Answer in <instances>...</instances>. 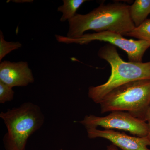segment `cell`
<instances>
[{"label":"cell","instance_id":"1","mask_svg":"<svg viewBox=\"0 0 150 150\" xmlns=\"http://www.w3.org/2000/svg\"><path fill=\"white\" fill-rule=\"evenodd\" d=\"M129 8V5L116 2L100 5L86 14H76L68 21L66 36L71 39L79 38L88 30L96 33L110 31L126 35L135 28Z\"/></svg>","mask_w":150,"mask_h":150},{"label":"cell","instance_id":"2","mask_svg":"<svg viewBox=\"0 0 150 150\" xmlns=\"http://www.w3.org/2000/svg\"><path fill=\"white\" fill-rule=\"evenodd\" d=\"M98 55L109 63L111 74L105 83L89 88L88 95L95 103L99 104L108 93L120 86L134 81L150 80V62H125L115 46L110 44L101 47Z\"/></svg>","mask_w":150,"mask_h":150},{"label":"cell","instance_id":"3","mask_svg":"<svg viewBox=\"0 0 150 150\" xmlns=\"http://www.w3.org/2000/svg\"><path fill=\"white\" fill-rule=\"evenodd\" d=\"M7 132L3 138L6 150H25L29 137L42 127L45 116L41 108L32 102L0 113Z\"/></svg>","mask_w":150,"mask_h":150},{"label":"cell","instance_id":"4","mask_svg":"<svg viewBox=\"0 0 150 150\" xmlns=\"http://www.w3.org/2000/svg\"><path fill=\"white\" fill-rule=\"evenodd\" d=\"M150 104V80L134 81L120 86L99 103L101 113L126 111L144 121Z\"/></svg>","mask_w":150,"mask_h":150},{"label":"cell","instance_id":"5","mask_svg":"<svg viewBox=\"0 0 150 150\" xmlns=\"http://www.w3.org/2000/svg\"><path fill=\"white\" fill-rule=\"evenodd\" d=\"M55 37L58 42L67 44L84 45L94 40L108 42L125 51L128 55L129 62H142L144 54L150 47V43L145 40L126 39L119 33L110 31L86 33L75 39L58 35H55Z\"/></svg>","mask_w":150,"mask_h":150},{"label":"cell","instance_id":"6","mask_svg":"<svg viewBox=\"0 0 150 150\" xmlns=\"http://www.w3.org/2000/svg\"><path fill=\"white\" fill-rule=\"evenodd\" d=\"M78 122L86 130L96 129L100 126L105 129H116L128 131L133 136L140 137H147L149 133L148 124L146 121L125 111H112L103 117L86 115L83 120Z\"/></svg>","mask_w":150,"mask_h":150},{"label":"cell","instance_id":"7","mask_svg":"<svg viewBox=\"0 0 150 150\" xmlns=\"http://www.w3.org/2000/svg\"><path fill=\"white\" fill-rule=\"evenodd\" d=\"M86 131L89 139H105L122 150H150L148 147L150 146V141L147 137L130 136L124 133L110 129L99 130L96 128L87 129Z\"/></svg>","mask_w":150,"mask_h":150},{"label":"cell","instance_id":"8","mask_svg":"<svg viewBox=\"0 0 150 150\" xmlns=\"http://www.w3.org/2000/svg\"><path fill=\"white\" fill-rule=\"evenodd\" d=\"M0 81L13 88L33 83L34 78L27 62L5 61L0 64Z\"/></svg>","mask_w":150,"mask_h":150},{"label":"cell","instance_id":"9","mask_svg":"<svg viewBox=\"0 0 150 150\" xmlns=\"http://www.w3.org/2000/svg\"><path fill=\"white\" fill-rule=\"evenodd\" d=\"M129 13L135 27H139L150 14V0H136L130 6Z\"/></svg>","mask_w":150,"mask_h":150},{"label":"cell","instance_id":"10","mask_svg":"<svg viewBox=\"0 0 150 150\" xmlns=\"http://www.w3.org/2000/svg\"><path fill=\"white\" fill-rule=\"evenodd\" d=\"M86 0H63V5L58 8V11L62 13V16L60 18L62 22L69 21L76 14V12Z\"/></svg>","mask_w":150,"mask_h":150},{"label":"cell","instance_id":"11","mask_svg":"<svg viewBox=\"0 0 150 150\" xmlns=\"http://www.w3.org/2000/svg\"><path fill=\"white\" fill-rule=\"evenodd\" d=\"M126 35L145 40L150 43V19H147L139 26L135 27Z\"/></svg>","mask_w":150,"mask_h":150},{"label":"cell","instance_id":"12","mask_svg":"<svg viewBox=\"0 0 150 150\" xmlns=\"http://www.w3.org/2000/svg\"><path fill=\"white\" fill-rule=\"evenodd\" d=\"M22 45L20 42H8L5 40L2 31H0V62L8 54L14 50L21 48Z\"/></svg>","mask_w":150,"mask_h":150},{"label":"cell","instance_id":"13","mask_svg":"<svg viewBox=\"0 0 150 150\" xmlns=\"http://www.w3.org/2000/svg\"><path fill=\"white\" fill-rule=\"evenodd\" d=\"M14 93L13 88L0 81V103L4 104L12 100Z\"/></svg>","mask_w":150,"mask_h":150},{"label":"cell","instance_id":"14","mask_svg":"<svg viewBox=\"0 0 150 150\" xmlns=\"http://www.w3.org/2000/svg\"><path fill=\"white\" fill-rule=\"evenodd\" d=\"M144 121L147 123L149 128V133L147 137L150 141V104L146 112L144 117Z\"/></svg>","mask_w":150,"mask_h":150},{"label":"cell","instance_id":"15","mask_svg":"<svg viewBox=\"0 0 150 150\" xmlns=\"http://www.w3.org/2000/svg\"><path fill=\"white\" fill-rule=\"evenodd\" d=\"M103 150H119L117 147L113 144H110L107 146L106 149Z\"/></svg>","mask_w":150,"mask_h":150},{"label":"cell","instance_id":"16","mask_svg":"<svg viewBox=\"0 0 150 150\" xmlns=\"http://www.w3.org/2000/svg\"><path fill=\"white\" fill-rule=\"evenodd\" d=\"M59 150H63V149H59Z\"/></svg>","mask_w":150,"mask_h":150}]
</instances>
